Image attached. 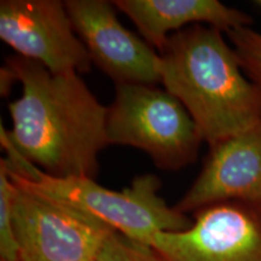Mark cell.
Returning a JSON list of instances; mask_svg holds the SVG:
<instances>
[{
    "mask_svg": "<svg viewBox=\"0 0 261 261\" xmlns=\"http://www.w3.org/2000/svg\"><path fill=\"white\" fill-rule=\"evenodd\" d=\"M22 86L9 103L12 127L2 125V146L55 178L94 179L98 155L110 145L108 108L79 74H54L18 55L6 58Z\"/></svg>",
    "mask_w": 261,
    "mask_h": 261,
    "instance_id": "obj_1",
    "label": "cell"
},
{
    "mask_svg": "<svg viewBox=\"0 0 261 261\" xmlns=\"http://www.w3.org/2000/svg\"><path fill=\"white\" fill-rule=\"evenodd\" d=\"M161 84L180 102L210 148L261 122V87L241 67L223 32L195 24L159 51Z\"/></svg>",
    "mask_w": 261,
    "mask_h": 261,
    "instance_id": "obj_2",
    "label": "cell"
},
{
    "mask_svg": "<svg viewBox=\"0 0 261 261\" xmlns=\"http://www.w3.org/2000/svg\"><path fill=\"white\" fill-rule=\"evenodd\" d=\"M16 187L61 202L102 221L123 236L150 246L160 232H178L192 219L169 207L161 196V180L154 174L139 175L121 191L89 178H55L15 154L4 159Z\"/></svg>",
    "mask_w": 261,
    "mask_h": 261,
    "instance_id": "obj_3",
    "label": "cell"
},
{
    "mask_svg": "<svg viewBox=\"0 0 261 261\" xmlns=\"http://www.w3.org/2000/svg\"><path fill=\"white\" fill-rule=\"evenodd\" d=\"M107 136L109 144L144 151L162 171H180L194 163L203 143L185 107L155 85H115Z\"/></svg>",
    "mask_w": 261,
    "mask_h": 261,
    "instance_id": "obj_4",
    "label": "cell"
},
{
    "mask_svg": "<svg viewBox=\"0 0 261 261\" xmlns=\"http://www.w3.org/2000/svg\"><path fill=\"white\" fill-rule=\"evenodd\" d=\"M12 221L19 261H96L114 232L70 205L17 187Z\"/></svg>",
    "mask_w": 261,
    "mask_h": 261,
    "instance_id": "obj_5",
    "label": "cell"
},
{
    "mask_svg": "<svg viewBox=\"0 0 261 261\" xmlns=\"http://www.w3.org/2000/svg\"><path fill=\"white\" fill-rule=\"evenodd\" d=\"M150 246L166 261H261V202L201 208L190 227L160 232Z\"/></svg>",
    "mask_w": 261,
    "mask_h": 261,
    "instance_id": "obj_6",
    "label": "cell"
},
{
    "mask_svg": "<svg viewBox=\"0 0 261 261\" xmlns=\"http://www.w3.org/2000/svg\"><path fill=\"white\" fill-rule=\"evenodd\" d=\"M0 39L54 74H86L89 52L60 0H2Z\"/></svg>",
    "mask_w": 261,
    "mask_h": 261,
    "instance_id": "obj_7",
    "label": "cell"
},
{
    "mask_svg": "<svg viewBox=\"0 0 261 261\" xmlns=\"http://www.w3.org/2000/svg\"><path fill=\"white\" fill-rule=\"evenodd\" d=\"M64 5L92 63L115 85L161 83L159 52L123 27L113 2L65 0Z\"/></svg>",
    "mask_w": 261,
    "mask_h": 261,
    "instance_id": "obj_8",
    "label": "cell"
},
{
    "mask_svg": "<svg viewBox=\"0 0 261 261\" xmlns=\"http://www.w3.org/2000/svg\"><path fill=\"white\" fill-rule=\"evenodd\" d=\"M227 201L261 202V122L211 148L201 173L175 208L195 213Z\"/></svg>",
    "mask_w": 261,
    "mask_h": 261,
    "instance_id": "obj_9",
    "label": "cell"
},
{
    "mask_svg": "<svg viewBox=\"0 0 261 261\" xmlns=\"http://www.w3.org/2000/svg\"><path fill=\"white\" fill-rule=\"evenodd\" d=\"M113 4L127 15L142 38L158 52L171 32L190 25L205 24L227 33L253 24L247 12L219 0H115Z\"/></svg>",
    "mask_w": 261,
    "mask_h": 261,
    "instance_id": "obj_10",
    "label": "cell"
},
{
    "mask_svg": "<svg viewBox=\"0 0 261 261\" xmlns=\"http://www.w3.org/2000/svg\"><path fill=\"white\" fill-rule=\"evenodd\" d=\"M16 187L10 178L4 159L0 161V256L2 261H19L12 221Z\"/></svg>",
    "mask_w": 261,
    "mask_h": 261,
    "instance_id": "obj_11",
    "label": "cell"
},
{
    "mask_svg": "<svg viewBox=\"0 0 261 261\" xmlns=\"http://www.w3.org/2000/svg\"><path fill=\"white\" fill-rule=\"evenodd\" d=\"M248 77L261 87V33L242 27L226 33Z\"/></svg>",
    "mask_w": 261,
    "mask_h": 261,
    "instance_id": "obj_12",
    "label": "cell"
},
{
    "mask_svg": "<svg viewBox=\"0 0 261 261\" xmlns=\"http://www.w3.org/2000/svg\"><path fill=\"white\" fill-rule=\"evenodd\" d=\"M96 261H166L151 246L114 232L107 238Z\"/></svg>",
    "mask_w": 261,
    "mask_h": 261,
    "instance_id": "obj_13",
    "label": "cell"
},
{
    "mask_svg": "<svg viewBox=\"0 0 261 261\" xmlns=\"http://www.w3.org/2000/svg\"><path fill=\"white\" fill-rule=\"evenodd\" d=\"M15 81H17V77H16L11 68L6 64L3 65L2 69H0V94H2V97L9 96Z\"/></svg>",
    "mask_w": 261,
    "mask_h": 261,
    "instance_id": "obj_14",
    "label": "cell"
},
{
    "mask_svg": "<svg viewBox=\"0 0 261 261\" xmlns=\"http://www.w3.org/2000/svg\"><path fill=\"white\" fill-rule=\"evenodd\" d=\"M256 5H257V6H260V8H261V0H257V2H256Z\"/></svg>",
    "mask_w": 261,
    "mask_h": 261,
    "instance_id": "obj_15",
    "label": "cell"
}]
</instances>
